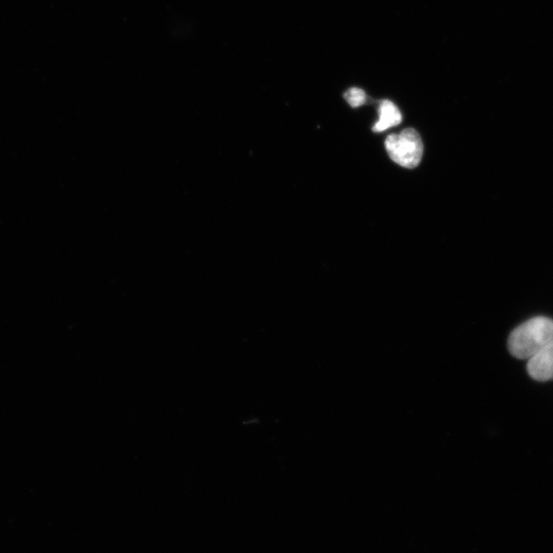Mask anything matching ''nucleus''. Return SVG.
I'll use <instances>...</instances> for the list:
<instances>
[{"label": "nucleus", "mask_w": 553, "mask_h": 553, "mask_svg": "<svg viewBox=\"0 0 553 553\" xmlns=\"http://www.w3.org/2000/svg\"><path fill=\"white\" fill-rule=\"evenodd\" d=\"M528 373L537 381L553 380V340L528 360Z\"/></svg>", "instance_id": "obj_3"}, {"label": "nucleus", "mask_w": 553, "mask_h": 553, "mask_svg": "<svg viewBox=\"0 0 553 553\" xmlns=\"http://www.w3.org/2000/svg\"><path fill=\"white\" fill-rule=\"evenodd\" d=\"M345 99L352 107L358 108L366 103L367 96L363 90L353 88L345 94Z\"/></svg>", "instance_id": "obj_5"}, {"label": "nucleus", "mask_w": 553, "mask_h": 553, "mask_svg": "<svg viewBox=\"0 0 553 553\" xmlns=\"http://www.w3.org/2000/svg\"><path fill=\"white\" fill-rule=\"evenodd\" d=\"M553 340V320L536 317L517 327L508 338L510 354L529 360Z\"/></svg>", "instance_id": "obj_1"}, {"label": "nucleus", "mask_w": 553, "mask_h": 553, "mask_svg": "<svg viewBox=\"0 0 553 553\" xmlns=\"http://www.w3.org/2000/svg\"><path fill=\"white\" fill-rule=\"evenodd\" d=\"M386 149L391 159L406 168H415L423 156V143L413 129L404 130L400 135H391L386 141Z\"/></svg>", "instance_id": "obj_2"}, {"label": "nucleus", "mask_w": 553, "mask_h": 553, "mask_svg": "<svg viewBox=\"0 0 553 553\" xmlns=\"http://www.w3.org/2000/svg\"><path fill=\"white\" fill-rule=\"evenodd\" d=\"M403 120L399 108L389 100H384L379 106V120L373 126L374 133H382L399 125Z\"/></svg>", "instance_id": "obj_4"}]
</instances>
